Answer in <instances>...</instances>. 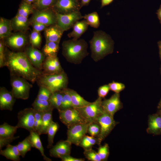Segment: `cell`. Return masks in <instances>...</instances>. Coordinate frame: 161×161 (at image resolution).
Returning a JSON list of instances; mask_svg holds the SVG:
<instances>
[{"instance_id":"cell-1","label":"cell","mask_w":161,"mask_h":161,"mask_svg":"<svg viewBox=\"0 0 161 161\" xmlns=\"http://www.w3.org/2000/svg\"><path fill=\"white\" fill-rule=\"evenodd\" d=\"M5 64L10 76L22 77L32 83L43 73L32 65L24 52H14L6 47Z\"/></svg>"},{"instance_id":"cell-2","label":"cell","mask_w":161,"mask_h":161,"mask_svg":"<svg viewBox=\"0 0 161 161\" xmlns=\"http://www.w3.org/2000/svg\"><path fill=\"white\" fill-rule=\"evenodd\" d=\"M89 43L91 57L95 62L98 61L114 51V41L109 35L102 30L94 32Z\"/></svg>"},{"instance_id":"cell-3","label":"cell","mask_w":161,"mask_h":161,"mask_svg":"<svg viewBox=\"0 0 161 161\" xmlns=\"http://www.w3.org/2000/svg\"><path fill=\"white\" fill-rule=\"evenodd\" d=\"M62 47L63 56L67 62L74 64L81 63L89 54L88 44L83 39L65 41L62 43Z\"/></svg>"},{"instance_id":"cell-4","label":"cell","mask_w":161,"mask_h":161,"mask_svg":"<svg viewBox=\"0 0 161 161\" xmlns=\"http://www.w3.org/2000/svg\"><path fill=\"white\" fill-rule=\"evenodd\" d=\"M36 82L39 86L46 87L52 93L67 88L68 78L67 74L63 71L52 74L43 73Z\"/></svg>"},{"instance_id":"cell-5","label":"cell","mask_w":161,"mask_h":161,"mask_svg":"<svg viewBox=\"0 0 161 161\" xmlns=\"http://www.w3.org/2000/svg\"><path fill=\"white\" fill-rule=\"evenodd\" d=\"M10 85L12 92L16 99L27 100L29 96L32 85L26 79L17 76H10Z\"/></svg>"},{"instance_id":"cell-6","label":"cell","mask_w":161,"mask_h":161,"mask_svg":"<svg viewBox=\"0 0 161 161\" xmlns=\"http://www.w3.org/2000/svg\"><path fill=\"white\" fill-rule=\"evenodd\" d=\"M103 98L98 97L94 102L85 106L75 108L79 112L86 122H96L98 117L104 112L102 106Z\"/></svg>"},{"instance_id":"cell-7","label":"cell","mask_w":161,"mask_h":161,"mask_svg":"<svg viewBox=\"0 0 161 161\" xmlns=\"http://www.w3.org/2000/svg\"><path fill=\"white\" fill-rule=\"evenodd\" d=\"M96 122L99 124L100 127V134L97 137L100 145L119 123L114 120L113 116L104 111L98 117Z\"/></svg>"},{"instance_id":"cell-8","label":"cell","mask_w":161,"mask_h":161,"mask_svg":"<svg viewBox=\"0 0 161 161\" xmlns=\"http://www.w3.org/2000/svg\"><path fill=\"white\" fill-rule=\"evenodd\" d=\"M30 22L41 23L47 27L55 24L57 21V13L52 8L37 10L33 11Z\"/></svg>"},{"instance_id":"cell-9","label":"cell","mask_w":161,"mask_h":161,"mask_svg":"<svg viewBox=\"0 0 161 161\" xmlns=\"http://www.w3.org/2000/svg\"><path fill=\"white\" fill-rule=\"evenodd\" d=\"M58 112L60 120L67 128L75 124L87 123L75 108H71Z\"/></svg>"},{"instance_id":"cell-10","label":"cell","mask_w":161,"mask_h":161,"mask_svg":"<svg viewBox=\"0 0 161 161\" xmlns=\"http://www.w3.org/2000/svg\"><path fill=\"white\" fill-rule=\"evenodd\" d=\"M89 123H80L68 128L66 140L72 144L79 146L82 139L87 133Z\"/></svg>"},{"instance_id":"cell-11","label":"cell","mask_w":161,"mask_h":161,"mask_svg":"<svg viewBox=\"0 0 161 161\" xmlns=\"http://www.w3.org/2000/svg\"><path fill=\"white\" fill-rule=\"evenodd\" d=\"M35 110L32 108H26L20 111L18 114V128L26 129L30 132L34 131L35 121Z\"/></svg>"},{"instance_id":"cell-12","label":"cell","mask_w":161,"mask_h":161,"mask_svg":"<svg viewBox=\"0 0 161 161\" xmlns=\"http://www.w3.org/2000/svg\"><path fill=\"white\" fill-rule=\"evenodd\" d=\"M57 13L56 24L64 31L72 28L77 21L83 18L79 11L66 14Z\"/></svg>"},{"instance_id":"cell-13","label":"cell","mask_w":161,"mask_h":161,"mask_svg":"<svg viewBox=\"0 0 161 161\" xmlns=\"http://www.w3.org/2000/svg\"><path fill=\"white\" fill-rule=\"evenodd\" d=\"M77 0H58L52 8L57 13L66 14L79 11L81 6Z\"/></svg>"},{"instance_id":"cell-14","label":"cell","mask_w":161,"mask_h":161,"mask_svg":"<svg viewBox=\"0 0 161 161\" xmlns=\"http://www.w3.org/2000/svg\"><path fill=\"white\" fill-rule=\"evenodd\" d=\"M24 52L32 65L38 69L42 71L43 64L46 58L43 53L31 45L26 46L24 49Z\"/></svg>"},{"instance_id":"cell-15","label":"cell","mask_w":161,"mask_h":161,"mask_svg":"<svg viewBox=\"0 0 161 161\" xmlns=\"http://www.w3.org/2000/svg\"><path fill=\"white\" fill-rule=\"evenodd\" d=\"M102 106L105 112L114 116L116 112L123 107L120 93H115L110 98L102 100Z\"/></svg>"},{"instance_id":"cell-16","label":"cell","mask_w":161,"mask_h":161,"mask_svg":"<svg viewBox=\"0 0 161 161\" xmlns=\"http://www.w3.org/2000/svg\"><path fill=\"white\" fill-rule=\"evenodd\" d=\"M27 39L26 36L23 33L15 34L7 37L4 44L10 48L20 50L26 47Z\"/></svg>"},{"instance_id":"cell-17","label":"cell","mask_w":161,"mask_h":161,"mask_svg":"<svg viewBox=\"0 0 161 161\" xmlns=\"http://www.w3.org/2000/svg\"><path fill=\"white\" fill-rule=\"evenodd\" d=\"M42 72L45 74L59 73L64 71L57 56L46 57L42 66Z\"/></svg>"},{"instance_id":"cell-18","label":"cell","mask_w":161,"mask_h":161,"mask_svg":"<svg viewBox=\"0 0 161 161\" xmlns=\"http://www.w3.org/2000/svg\"><path fill=\"white\" fill-rule=\"evenodd\" d=\"M71 145L72 144L66 140L59 141L50 149V156L60 158L62 156L70 154Z\"/></svg>"},{"instance_id":"cell-19","label":"cell","mask_w":161,"mask_h":161,"mask_svg":"<svg viewBox=\"0 0 161 161\" xmlns=\"http://www.w3.org/2000/svg\"><path fill=\"white\" fill-rule=\"evenodd\" d=\"M16 98L11 91L5 87L0 88V109L1 110H12Z\"/></svg>"},{"instance_id":"cell-20","label":"cell","mask_w":161,"mask_h":161,"mask_svg":"<svg viewBox=\"0 0 161 161\" xmlns=\"http://www.w3.org/2000/svg\"><path fill=\"white\" fill-rule=\"evenodd\" d=\"M146 132L154 135H161V116L157 112L148 116Z\"/></svg>"},{"instance_id":"cell-21","label":"cell","mask_w":161,"mask_h":161,"mask_svg":"<svg viewBox=\"0 0 161 161\" xmlns=\"http://www.w3.org/2000/svg\"><path fill=\"white\" fill-rule=\"evenodd\" d=\"M44 30L46 41L59 43L64 32L56 24L48 26Z\"/></svg>"},{"instance_id":"cell-22","label":"cell","mask_w":161,"mask_h":161,"mask_svg":"<svg viewBox=\"0 0 161 161\" xmlns=\"http://www.w3.org/2000/svg\"><path fill=\"white\" fill-rule=\"evenodd\" d=\"M11 21L13 30L16 31L23 32L27 30L30 23L28 17L17 14Z\"/></svg>"},{"instance_id":"cell-23","label":"cell","mask_w":161,"mask_h":161,"mask_svg":"<svg viewBox=\"0 0 161 161\" xmlns=\"http://www.w3.org/2000/svg\"><path fill=\"white\" fill-rule=\"evenodd\" d=\"M89 25L84 19L76 22L72 27V31L68 34L69 38L78 39L87 30Z\"/></svg>"},{"instance_id":"cell-24","label":"cell","mask_w":161,"mask_h":161,"mask_svg":"<svg viewBox=\"0 0 161 161\" xmlns=\"http://www.w3.org/2000/svg\"><path fill=\"white\" fill-rule=\"evenodd\" d=\"M30 133V134L28 136L32 147H34L39 150L44 160L51 161V160L47 157L44 154V149L40 139V135L34 131H31Z\"/></svg>"},{"instance_id":"cell-25","label":"cell","mask_w":161,"mask_h":161,"mask_svg":"<svg viewBox=\"0 0 161 161\" xmlns=\"http://www.w3.org/2000/svg\"><path fill=\"white\" fill-rule=\"evenodd\" d=\"M6 147L5 149L0 150V155L8 159L14 161H20V155L16 145H13L9 144Z\"/></svg>"},{"instance_id":"cell-26","label":"cell","mask_w":161,"mask_h":161,"mask_svg":"<svg viewBox=\"0 0 161 161\" xmlns=\"http://www.w3.org/2000/svg\"><path fill=\"white\" fill-rule=\"evenodd\" d=\"M70 96L73 108H78L88 105L91 102H89L81 97L76 91L73 89L67 88Z\"/></svg>"},{"instance_id":"cell-27","label":"cell","mask_w":161,"mask_h":161,"mask_svg":"<svg viewBox=\"0 0 161 161\" xmlns=\"http://www.w3.org/2000/svg\"><path fill=\"white\" fill-rule=\"evenodd\" d=\"M13 30L11 20L1 17L0 19V38L2 39L11 35Z\"/></svg>"},{"instance_id":"cell-28","label":"cell","mask_w":161,"mask_h":161,"mask_svg":"<svg viewBox=\"0 0 161 161\" xmlns=\"http://www.w3.org/2000/svg\"><path fill=\"white\" fill-rule=\"evenodd\" d=\"M59 44L53 41H46L42 52L46 57L57 56L59 48Z\"/></svg>"},{"instance_id":"cell-29","label":"cell","mask_w":161,"mask_h":161,"mask_svg":"<svg viewBox=\"0 0 161 161\" xmlns=\"http://www.w3.org/2000/svg\"><path fill=\"white\" fill-rule=\"evenodd\" d=\"M32 105L35 110L43 112L53 110L54 109L49 100H41L37 98Z\"/></svg>"},{"instance_id":"cell-30","label":"cell","mask_w":161,"mask_h":161,"mask_svg":"<svg viewBox=\"0 0 161 161\" xmlns=\"http://www.w3.org/2000/svg\"><path fill=\"white\" fill-rule=\"evenodd\" d=\"M18 129L16 126H11L6 123H4L0 126V138L14 137Z\"/></svg>"},{"instance_id":"cell-31","label":"cell","mask_w":161,"mask_h":161,"mask_svg":"<svg viewBox=\"0 0 161 161\" xmlns=\"http://www.w3.org/2000/svg\"><path fill=\"white\" fill-rule=\"evenodd\" d=\"M95 144L99 145L97 137L86 135L82 139L78 146L85 150L92 149L93 146Z\"/></svg>"},{"instance_id":"cell-32","label":"cell","mask_w":161,"mask_h":161,"mask_svg":"<svg viewBox=\"0 0 161 161\" xmlns=\"http://www.w3.org/2000/svg\"><path fill=\"white\" fill-rule=\"evenodd\" d=\"M52 111L51 110L43 113L40 135L47 134L48 129L53 121Z\"/></svg>"},{"instance_id":"cell-33","label":"cell","mask_w":161,"mask_h":161,"mask_svg":"<svg viewBox=\"0 0 161 161\" xmlns=\"http://www.w3.org/2000/svg\"><path fill=\"white\" fill-rule=\"evenodd\" d=\"M83 18L86 21L89 25L92 27L97 28L100 26L99 17L96 12L86 14L83 16Z\"/></svg>"},{"instance_id":"cell-34","label":"cell","mask_w":161,"mask_h":161,"mask_svg":"<svg viewBox=\"0 0 161 161\" xmlns=\"http://www.w3.org/2000/svg\"><path fill=\"white\" fill-rule=\"evenodd\" d=\"M59 128L58 124L57 122L52 121L47 131L48 142L47 148H51L53 146L54 137Z\"/></svg>"},{"instance_id":"cell-35","label":"cell","mask_w":161,"mask_h":161,"mask_svg":"<svg viewBox=\"0 0 161 161\" xmlns=\"http://www.w3.org/2000/svg\"><path fill=\"white\" fill-rule=\"evenodd\" d=\"M16 146L20 156L23 158L24 157L26 153L30 151L32 147L28 136L21 142H19Z\"/></svg>"},{"instance_id":"cell-36","label":"cell","mask_w":161,"mask_h":161,"mask_svg":"<svg viewBox=\"0 0 161 161\" xmlns=\"http://www.w3.org/2000/svg\"><path fill=\"white\" fill-rule=\"evenodd\" d=\"M63 97L61 91L56 92L52 94L49 100L54 109H57L58 111L60 109Z\"/></svg>"},{"instance_id":"cell-37","label":"cell","mask_w":161,"mask_h":161,"mask_svg":"<svg viewBox=\"0 0 161 161\" xmlns=\"http://www.w3.org/2000/svg\"><path fill=\"white\" fill-rule=\"evenodd\" d=\"M34 10L32 5L26 1L22 3L19 8L17 15L28 17L29 15L33 13Z\"/></svg>"},{"instance_id":"cell-38","label":"cell","mask_w":161,"mask_h":161,"mask_svg":"<svg viewBox=\"0 0 161 161\" xmlns=\"http://www.w3.org/2000/svg\"><path fill=\"white\" fill-rule=\"evenodd\" d=\"M61 91L63 93V97L60 109L59 111L73 108L71 97L67 90V88L62 90Z\"/></svg>"},{"instance_id":"cell-39","label":"cell","mask_w":161,"mask_h":161,"mask_svg":"<svg viewBox=\"0 0 161 161\" xmlns=\"http://www.w3.org/2000/svg\"><path fill=\"white\" fill-rule=\"evenodd\" d=\"M30 42L32 47L39 48L41 42V38L40 32L33 30L30 36Z\"/></svg>"},{"instance_id":"cell-40","label":"cell","mask_w":161,"mask_h":161,"mask_svg":"<svg viewBox=\"0 0 161 161\" xmlns=\"http://www.w3.org/2000/svg\"><path fill=\"white\" fill-rule=\"evenodd\" d=\"M58 0H39L36 2L37 10H41L52 8Z\"/></svg>"},{"instance_id":"cell-41","label":"cell","mask_w":161,"mask_h":161,"mask_svg":"<svg viewBox=\"0 0 161 161\" xmlns=\"http://www.w3.org/2000/svg\"><path fill=\"white\" fill-rule=\"evenodd\" d=\"M100 131L99 124L97 122L89 123L87 130V133L92 137H97Z\"/></svg>"},{"instance_id":"cell-42","label":"cell","mask_w":161,"mask_h":161,"mask_svg":"<svg viewBox=\"0 0 161 161\" xmlns=\"http://www.w3.org/2000/svg\"><path fill=\"white\" fill-rule=\"evenodd\" d=\"M102 161H106L109 154V147L107 143L100 145L97 152Z\"/></svg>"},{"instance_id":"cell-43","label":"cell","mask_w":161,"mask_h":161,"mask_svg":"<svg viewBox=\"0 0 161 161\" xmlns=\"http://www.w3.org/2000/svg\"><path fill=\"white\" fill-rule=\"evenodd\" d=\"M37 98L41 100H49L52 93L47 88L40 86Z\"/></svg>"},{"instance_id":"cell-44","label":"cell","mask_w":161,"mask_h":161,"mask_svg":"<svg viewBox=\"0 0 161 161\" xmlns=\"http://www.w3.org/2000/svg\"><path fill=\"white\" fill-rule=\"evenodd\" d=\"M85 157L91 161H102L98 153L92 148L84 150L83 152Z\"/></svg>"},{"instance_id":"cell-45","label":"cell","mask_w":161,"mask_h":161,"mask_svg":"<svg viewBox=\"0 0 161 161\" xmlns=\"http://www.w3.org/2000/svg\"><path fill=\"white\" fill-rule=\"evenodd\" d=\"M110 90L115 93H120L126 87L125 85L121 83L113 81L108 84Z\"/></svg>"},{"instance_id":"cell-46","label":"cell","mask_w":161,"mask_h":161,"mask_svg":"<svg viewBox=\"0 0 161 161\" xmlns=\"http://www.w3.org/2000/svg\"><path fill=\"white\" fill-rule=\"evenodd\" d=\"M5 45L2 40L0 42V67L5 66Z\"/></svg>"},{"instance_id":"cell-47","label":"cell","mask_w":161,"mask_h":161,"mask_svg":"<svg viewBox=\"0 0 161 161\" xmlns=\"http://www.w3.org/2000/svg\"><path fill=\"white\" fill-rule=\"evenodd\" d=\"M110 90L109 86L108 84H105L100 86L97 90L99 97L104 98L108 94Z\"/></svg>"},{"instance_id":"cell-48","label":"cell","mask_w":161,"mask_h":161,"mask_svg":"<svg viewBox=\"0 0 161 161\" xmlns=\"http://www.w3.org/2000/svg\"><path fill=\"white\" fill-rule=\"evenodd\" d=\"M33 28V30L40 32L45 29L48 27L43 24L36 22H30Z\"/></svg>"},{"instance_id":"cell-49","label":"cell","mask_w":161,"mask_h":161,"mask_svg":"<svg viewBox=\"0 0 161 161\" xmlns=\"http://www.w3.org/2000/svg\"><path fill=\"white\" fill-rule=\"evenodd\" d=\"M19 137V136L4 138H0V150L4 146H6L8 144L13 141L14 140Z\"/></svg>"},{"instance_id":"cell-50","label":"cell","mask_w":161,"mask_h":161,"mask_svg":"<svg viewBox=\"0 0 161 161\" xmlns=\"http://www.w3.org/2000/svg\"><path fill=\"white\" fill-rule=\"evenodd\" d=\"M70 154L66 155L60 157L62 161H84L83 158H78L70 156Z\"/></svg>"},{"instance_id":"cell-51","label":"cell","mask_w":161,"mask_h":161,"mask_svg":"<svg viewBox=\"0 0 161 161\" xmlns=\"http://www.w3.org/2000/svg\"><path fill=\"white\" fill-rule=\"evenodd\" d=\"M43 112L36 111L35 110V120L39 124L41 125L42 124V118L43 114Z\"/></svg>"},{"instance_id":"cell-52","label":"cell","mask_w":161,"mask_h":161,"mask_svg":"<svg viewBox=\"0 0 161 161\" xmlns=\"http://www.w3.org/2000/svg\"><path fill=\"white\" fill-rule=\"evenodd\" d=\"M114 0H101V7H102L110 4Z\"/></svg>"},{"instance_id":"cell-53","label":"cell","mask_w":161,"mask_h":161,"mask_svg":"<svg viewBox=\"0 0 161 161\" xmlns=\"http://www.w3.org/2000/svg\"><path fill=\"white\" fill-rule=\"evenodd\" d=\"M156 14L161 24V4L159 9L157 10Z\"/></svg>"},{"instance_id":"cell-54","label":"cell","mask_w":161,"mask_h":161,"mask_svg":"<svg viewBox=\"0 0 161 161\" xmlns=\"http://www.w3.org/2000/svg\"><path fill=\"white\" fill-rule=\"evenodd\" d=\"M157 45L159 50L160 57L161 61V41H160L158 42Z\"/></svg>"},{"instance_id":"cell-55","label":"cell","mask_w":161,"mask_h":161,"mask_svg":"<svg viewBox=\"0 0 161 161\" xmlns=\"http://www.w3.org/2000/svg\"><path fill=\"white\" fill-rule=\"evenodd\" d=\"M91 0H81V6L87 4Z\"/></svg>"},{"instance_id":"cell-56","label":"cell","mask_w":161,"mask_h":161,"mask_svg":"<svg viewBox=\"0 0 161 161\" xmlns=\"http://www.w3.org/2000/svg\"><path fill=\"white\" fill-rule=\"evenodd\" d=\"M158 109H161V99H160L157 106Z\"/></svg>"},{"instance_id":"cell-57","label":"cell","mask_w":161,"mask_h":161,"mask_svg":"<svg viewBox=\"0 0 161 161\" xmlns=\"http://www.w3.org/2000/svg\"><path fill=\"white\" fill-rule=\"evenodd\" d=\"M25 0V1L30 4H31V3L33 2L34 1H35V0Z\"/></svg>"},{"instance_id":"cell-58","label":"cell","mask_w":161,"mask_h":161,"mask_svg":"<svg viewBox=\"0 0 161 161\" xmlns=\"http://www.w3.org/2000/svg\"><path fill=\"white\" fill-rule=\"evenodd\" d=\"M157 112L161 116V109H158Z\"/></svg>"},{"instance_id":"cell-59","label":"cell","mask_w":161,"mask_h":161,"mask_svg":"<svg viewBox=\"0 0 161 161\" xmlns=\"http://www.w3.org/2000/svg\"><path fill=\"white\" fill-rule=\"evenodd\" d=\"M160 73L161 75V66H160Z\"/></svg>"},{"instance_id":"cell-60","label":"cell","mask_w":161,"mask_h":161,"mask_svg":"<svg viewBox=\"0 0 161 161\" xmlns=\"http://www.w3.org/2000/svg\"><path fill=\"white\" fill-rule=\"evenodd\" d=\"M39 0H35V1H36V2H37Z\"/></svg>"},{"instance_id":"cell-61","label":"cell","mask_w":161,"mask_h":161,"mask_svg":"<svg viewBox=\"0 0 161 161\" xmlns=\"http://www.w3.org/2000/svg\"><path fill=\"white\" fill-rule=\"evenodd\" d=\"M78 0V1H79V0Z\"/></svg>"}]
</instances>
